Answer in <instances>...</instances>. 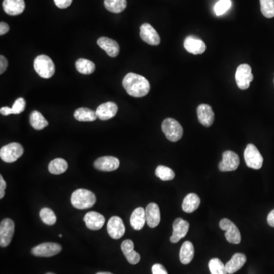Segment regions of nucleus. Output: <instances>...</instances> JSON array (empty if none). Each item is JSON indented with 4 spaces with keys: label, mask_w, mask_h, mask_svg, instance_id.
Masks as SVG:
<instances>
[{
    "label": "nucleus",
    "mask_w": 274,
    "mask_h": 274,
    "mask_svg": "<svg viewBox=\"0 0 274 274\" xmlns=\"http://www.w3.org/2000/svg\"><path fill=\"white\" fill-rule=\"evenodd\" d=\"M123 88L131 96L141 98L145 96L150 90L148 80L139 74L129 73L123 80Z\"/></svg>",
    "instance_id": "f257e3e1"
},
{
    "label": "nucleus",
    "mask_w": 274,
    "mask_h": 274,
    "mask_svg": "<svg viewBox=\"0 0 274 274\" xmlns=\"http://www.w3.org/2000/svg\"><path fill=\"white\" fill-rule=\"evenodd\" d=\"M71 200L74 208L79 210H85L92 208L95 205L96 197L90 190L78 189L73 193Z\"/></svg>",
    "instance_id": "f03ea898"
},
{
    "label": "nucleus",
    "mask_w": 274,
    "mask_h": 274,
    "mask_svg": "<svg viewBox=\"0 0 274 274\" xmlns=\"http://www.w3.org/2000/svg\"><path fill=\"white\" fill-rule=\"evenodd\" d=\"M34 68L37 74L44 79H50L54 75L55 65L46 55H40L34 59Z\"/></svg>",
    "instance_id": "7ed1b4c3"
},
{
    "label": "nucleus",
    "mask_w": 274,
    "mask_h": 274,
    "mask_svg": "<svg viewBox=\"0 0 274 274\" xmlns=\"http://www.w3.org/2000/svg\"><path fill=\"white\" fill-rule=\"evenodd\" d=\"M162 129L167 139L171 142H177L181 140L184 133L181 125L172 118L165 119L162 122Z\"/></svg>",
    "instance_id": "20e7f679"
},
{
    "label": "nucleus",
    "mask_w": 274,
    "mask_h": 274,
    "mask_svg": "<svg viewBox=\"0 0 274 274\" xmlns=\"http://www.w3.org/2000/svg\"><path fill=\"white\" fill-rule=\"evenodd\" d=\"M244 157L247 166L249 168L259 170L263 166V156L254 144H249L247 145L244 153Z\"/></svg>",
    "instance_id": "39448f33"
},
{
    "label": "nucleus",
    "mask_w": 274,
    "mask_h": 274,
    "mask_svg": "<svg viewBox=\"0 0 274 274\" xmlns=\"http://www.w3.org/2000/svg\"><path fill=\"white\" fill-rule=\"evenodd\" d=\"M24 149L19 143H11L0 149V157L7 163L17 161L23 155Z\"/></svg>",
    "instance_id": "423d86ee"
},
{
    "label": "nucleus",
    "mask_w": 274,
    "mask_h": 274,
    "mask_svg": "<svg viewBox=\"0 0 274 274\" xmlns=\"http://www.w3.org/2000/svg\"><path fill=\"white\" fill-rule=\"evenodd\" d=\"M254 80L251 67L248 64H242L237 68L235 73V81L237 86L242 90L248 89L250 84Z\"/></svg>",
    "instance_id": "0eeeda50"
},
{
    "label": "nucleus",
    "mask_w": 274,
    "mask_h": 274,
    "mask_svg": "<svg viewBox=\"0 0 274 274\" xmlns=\"http://www.w3.org/2000/svg\"><path fill=\"white\" fill-rule=\"evenodd\" d=\"M220 227L222 230L226 231L225 237L229 243L238 245L242 241L239 229L229 219L224 218L220 220Z\"/></svg>",
    "instance_id": "6e6552de"
},
{
    "label": "nucleus",
    "mask_w": 274,
    "mask_h": 274,
    "mask_svg": "<svg viewBox=\"0 0 274 274\" xmlns=\"http://www.w3.org/2000/svg\"><path fill=\"white\" fill-rule=\"evenodd\" d=\"M62 251V247L57 243L46 242L40 244L31 250V253L36 257H50L59 254Z\"/></svg>",
    "instance_id": "1a4fd4ad"
},
{
    "label": "nucleus",
    "mask_w": 274,
    "mask_h": 274,
    "mask_svg": "<svg viewBox=\"0 0 274 274\" xmlns=\"http://www.w3.org/2000/svg\"><path fill=\"white\" fill-rule=\"evenodd\" d=\"M15 232V223L11 219H4L0 223V246H8Z\"/></svg>",
    "instance_id": "9d476101"
},
{
    "label": "nucleus",
    "mask_w": 274,
    "mask_h": 274,
    "mask_svg": "<svg viewBox=\"0 0 274 274\" xmlns=\"http://www.w3.org/2000/svg\"><path fill=\"white\" fill-rule=\"evenodd\" d=\"M239 156L235 152L227 150L223 153V159L219 163V169L220 171H235L239 166Z\"/></svg>",
    "instance_id": "9b49d317"
},
{
    "label": "nucleus",
    "mask_w": 274,
    "mask_h": 274,
    "mask_svg": "<svg viewBox=\"0 0 274 274\" xmlns=\"http://www.w3.org/2000/svg\"><path fill=\"white\" fill-rule=\"evenodd\" d=\"M140 30V35L144 42L153 46L160 44V37L151 25L148 23L143 24Z\"/></svg>",
    "instance_id": "f8f14e48"
},
{
    "label": "nucleus",
    "mask_w": 274,
    "mask_h": 274,
    "mask_svg": "<svg viewBox=\"0 0 274 274\" xmlns=\"http://www.w3.org/2000/svg\"><path fill=\"white\" fill-rule=\"evenodd\" d=\"M190 224L181 218H177L173 223V232L170 238L171 243H178L180 240L187 235Z\"/></svg>",
    "instance_id": "ddd939ff"
},
{
    "label": "nucleus",
    "mask_w": 274,
    "mask_h": 274,
    "mask_svg": "<svg viewBox=\"0 0 274 274\" xmlns=\"http://www.w3.org/2000/svg\"><path fill=\"white\" fill-rule=\"evenodd\" d=\"M110 236L114 239H120L126 232L124 223L120 217H112L110 219L107 226Z\"/></svg>",
    "instance_id": "4468645a"
},
{
    "label": "nucleus",
    "mask_w": 274,
    "mask_h": 274,
    "mask_svg": "<svg viewBox=\"0 0 274 274\" xmlns=\"http://www.w3.org/2000/svg\"><path fill=\"white\" fill-rule=\"evenodd\" d=\"M94 166L101 171H113L120 167V160L114 156H103L95 160Z\"/></svg>",
    "instance_id": "2eb2a0df"
},
{
    "label": "nucleus",
    "mask_w": 274,
    "mask_h": 274,
    "mask_svg": "<svg viewBox=\"0 0 274 274\" xmlns=\"http://www.w3.org/2000/svg\"><path fill=\"white\" fill-rule=\"evenodd\" d=\"M118 111V107L115 103L109 102L103 103L98 107L96 109V114L98 118L101 120H108L115 117Z\"/></svg>",
    "instance_id": "dca6fc26"
},
{
    "label": "nucleus",
    "mask_w": 274,
    "mask_h": 274,
    "mask_svg": "<svg viewBox=\"0 0 274 274\" xmlns=\"http://www.w3.org/2000/svg\"><path fill=\"white\" fill-rule=\"evenodd\" d=\"M84 222L88 229L97 231L101 229L105 225V218L99 213L90 211L85 215Z\"/></svg>",
    "instance_id": "f3484780"
},
{
    "label": "nucleus",
    "mask_w": 274,
    "mask_h": 274,
    "mask_svg": "<svg viewBox=\"0 0 274 274\" xmlns=\"http://www.w3.org/2000/svg\"><path fill=\"white\" fill-rule=\"evenodd\" d=\"M146 221L149 227L155 228L159 224L161 220L160 210L159 206L154 202L147 205L145 209Z\"/></svg>",
    "instance_id": "a211bd4d"
},
{
    "label": "nucleus",
    "mask_w": 274,
    "mask_h": 274,
    "mask_svg": "<svg viewBox=\"0 0 274 274\" xmlns=\"http://www.w3.org/2000/svg\"><path fill=\"white\" fill-rule=\"evenodd\" d=\"M197 117L199 123L209 127L214 122V113L212 108L207 104H202L197 108Z\"/></svg>",
    "instance_id": "6ab92c4d"
},
{
    "label": "nucleus",
    "mask_w": 274,
    "mask_h": 274,
    "mask_svg": "<svg viewBox=\"0 0 274 274\" xmlns=\"http://www.w3.org/2000/svg\"><path fill=\"white\" fill-rule=\"evenodd\" d=\"M97 44L111 57H116L120 53V46L117 44V41L111 38L101 37L97 41Z\"/></svg>",
    "instance_id": "aec40b11"
},
{
    "label": "nucleus",
    "mask_w": 274,
    "mask_h": 274,
    "mask_svg": "<svg viewBox=\"0 0 274 274\" xmlns=\"http://www.w3.org/2000/svg\"><path fill=\"white\" fill-rule=\"evenodd\" d=\"M184 45L185 50L193 55L202 54L207 49V46L202 40L192 36L186 38Z\"/></svg>",
    "instance_id": "412c9836"
},
{
    "label": "nucleus",
    "mask_w": 274,
    "mask_h": 274,
    "mask_svg": "<svg viewBox=\"0 0 274 274\" xmlns=\"http://www.w3.org/2000/svg\"><path fill=\"white\" fill-rule=\"evenodd\" d=\"M3 7L6 13L10 16L22 14L25 8L24 0H4Z\"/></svg>",
    "instance_id": "4be33fe9"
},
{
    "label": "nucleus",
    "mask_w": 274,
    "mask_h": 274,
    "mask_svg": "<svg viewBox=\"0 0 274 274\" xmlns=\"http://www.w3.org/2000/svg\"><path fill=\"white\" fill-rule=\"evenodd\" d=\"M247 261L246 256L241 253H236L232 256L229 261L226 263V269L228 274H233L242 269Z\"/></svg>",
    "instance_id": "5701e85b"
},
{
    "label": "nucleus",
    "mask_w": 274,
    "mask_h": 274,
    "mask_svg": "<svg viewBox=\"0 0 274 274\" xmlns=\"http://www.w3.org/2000/svg\"><path fill=\"white\" fill-rule=\"evenodd\" d=\"M146 221L145 210L143 208H137L134 210L130 217V224L135 230H141L144 228Z\"/></svg>",
    "instance_id": "b1692460"
},
{
    "label": "nucleus",
    "mask_w": 274,
    "mask_h": 274,
    "mask_svg": "<svg viewBox=\"0 0 274 274\" xmlns=\"http://www.w3.org/2000/svg\"><path fill=\"white\" fill-rule=\"evenodd\" d=\"M199 205H200V199L198 195L196 193H189L183 201L182 209L184 212L190 214L197 210Z\"/></svg>",
    "instance_id": "393cba45"
},
{
    "label": "nucleus",
    "mask_w": 274,
    "mask_h": 274,
    "mask_svg": "<svg viewBox=\"0 0 274 274\" xmlns=\"http://www.w3.org/2000/svg\"><path fill=\"white\" fill-rule=\"evenodd\" d=\"M194 257V247L192 242L187 241L180 250V260L183 264H189Z\"/></svg>",
    "instance_id": "a878e982"
},
{
    "label": "nucleus",
    "mask_w": 274,
    "mask_h": 274,
    "mask_svg": "<svg viewBox=\"0 0 274 274\" xmlns=\"http://www.w3.org/2000/svg\"><path fill=\"white\" fill-rule=\"evenodd\" d=\"M30 124L36 130H42L48 126V122L44 118L41 113L34 111L31 113L29 117Z\"/></svg>",
    "instance_id": "bb28decb"
},
{
    "label": "nucleus",
    "mask_w": 274,
    "mask_h": 274,
    "mask_svg": "<svg viewBox=\"0 0 274 274\" xmlns=\"http://www.w3.org/2000/svg\"><path fill=\"white\" fill-rule=\"evenodd\" d=\"M74 117L80 122H93L98 118L96 111L89 108H80L76 110Z\"/></svg>",
    "instance_id": "cd10ccee"
},
{
    "label": "nucleus",
    "mask_w": 274,
    "mask_h": 274,
    "mask_svg": "<svg viewBox=\"0 0 274 274\" xmlns=\"http://www.w3.org/2000/svg\"><path fill=\"white\" fill-rule=\"evenodd\" d=\"M68 163L65 159L57 158L53 159L49 164L48 170L53 175H61L68 169Z\"/></svg>",
    "instance_id": "c85d7f7f"
},
{
    "label": "nucleus",
    "mask_w": 274,
    "mask_h": 274,
    "mask_svg": "<svg viewBox=\"0 0 274 274\" xmlns=\"http://www.w3.org/2000/svg\"><path fill=\"white\" fill-rule=\"evenodd\" d=\"M126 0H105V7L114 13H122L126 8Z\"/></svg>",
    "instance_id": "c756f323"
},
{
    "label": "nucleus",
    "mask_w": 274,
    "mask_h": 274,
    "mask_svg": "<svg viewBox=\"0 0 274 274\" xmlns=\"http://www.w3.org/2000/svg\"><path fill=\"white\" fill-rule=\"evenodd\" d=\"M76 68L80 74L88 75V74H92L95 71V65L89 59H79L76 62Z\"/></svg>",
    "instance_id": "7c9ffc66"
},
{
    "label": "nucleus",
    "mask_w": 274,
    "mask_h": 274,
    "mask_svg": "<svg viewBox=\"0 0 274 274\" xmlns=\"http://www.w3.org/2000/svg\"><path fill=\"white\" fill-rule=\"evenodd\" d=\"M155 174H156V176L159 179L163 181H171L175 177V171L171 169V168L164 166V165H159L156 168Z\"/></svg>",
    "instance_id": "2f4dec72"
},
{
    "label": "nucleus",
    "mask_w": 274,
    "mask_h": 274,
    "mask_svg": "<svg viewBox=\"0 0 274 274\" xmlns=\"http://www.w3.org/2000/svg\"><path fill=\"white\" fill-rule=\"evenodd\" d=\"M209 269L211 274H228L226 266L219 258H213L210 260Z\"/></svg>",
    "instance_id": "473e14b6"
},
{
    "label": "nucleus",
    "mask_w": 274,
    "mask_h": 274,
    "mask_svg": "<svg viewBox=\"0 0 274 274\" xmlns=\"http://www.w3.org/2000/svg\"><path fill=\"white\" fill-rule=\"evenodd\" d=\"M40 217H41V220L48 226H52V225H54L56 223V215H55L54 212L50 208H42L41 211H40Z\"/></svg>",
    "instance_id": "72a5a7b5"
},
{
    "label": "nucleus",
    "mask_w": 274,
    "mask_h": 274,
    "mask_svg": "<svg viewBox=\"0 0 274 274\" xmlns=\"http://www.w3.org/2000/svg\"><path fill=\"white\" fill-rule=\"evenodd\" d=\"M260 10L268 19L274 17V0H260Z\"/></svg>",
    "instance_id": "f704fd0d"
},
{
    "label": "nucleus",
    "mask_w": 274,
    "mask_h": 274,
    "mask_svg": "<svg viewBox=\"0 0 274 274\" xmlns=\"http://www.w3.org/2000/svg\"><path fill=\"white\" fill-rule=\"evenodd\" d=\"M232 5L231 0H220L216 4L214 7V11H215L217 16H222L226 13L229 10Z\"/></svg>",
    "instance_id": "c9c22d12"
},
{
    "label": "nucleus",
    "mask_w": 274,
    "mask_h": 274,
    "mask_svg": "<svg viewBox=\"0 0 274 274\" xmlns=\"http://www.w3.org/2000/svg\"><path fill=\"white\" fill-rule=\"evenodd\" d=\"M25 106H26L25 100L23 98H18L13 104V107H12L13 114H19L25 111Z\"/></svg>",
    "instance_id": "e433bc0d"
},
{
    "label": "nucleus",
    "mask_w": 274,
    "mask_h": 274,
    "mask_svg": "<svg viewBox=\"0 0 274 274\" xmlns=\"http://www.w3.org/2000/svg\"><path fill=\"white\" fill-rule=\"evenodd\" d=\"M125 257H126L127 261L132 265L137 264V263H139L140 260H141V256H140V254L135 250L131 251L129 254H126Z\"/></svg>",
    "instance_id": "4c0bfd02"
},
{
    "label": "nucleus",
    "mask_w": 274,
    "mask_h": 274,
    "mask_svg": "<svg viewBox=\"0 0 274 274\" xmlns=\"http://www.w3.org/2000/svg\"><path fill=\"white\" fill-rule=\"evenodd\" d=\"M121 250L124 255L133 251L134 243L132 240L127 239L123 241V243L121 244Z\"/></svg>",
    "instance_id": "58836bf2"
},
{
    "label": "nucleus",
    "mask_w": 274,
    "mask_h": 274,
    "mask_svg": "<svg viewBox=\"0 0 274 274\" xmlns=\"http://www.w3.org/2000/svg\"><path fill=\"white\" fill-rule=\"evenodd\" d=\"M152 273L153 274H168L165 268L159 263H156L152 266Z\"/></svg>",
    "instance_id": "ea45409f"
},
{
    "label": "nucleus",
    "mask_w": 274,
    "mask_h": 274,
    "mask_svg": "<svg viewBox=\"0 0 274 274\" xmlns=\"http://www.w3.org/2000/svg\"><path fill=\"white\" fill-rule=\"evenodd\" d=\"M72 2L73 0H54L55 4L59 9L68 8Z\"/></svg>",
    "instance_id": "a19ab883"
},
{
    "label": "nucleus",
    "mask_w": 274,
    "mask_h": 274,
    "mask_svg": "<svg viewBox=\"0 0 274 274\" xmlns=\"http://www.w3.org/2000/svg\"><path fill=\"white\" fill-rule=\"evenodd\" d=\"M8 66V61L7 58L4 56H0V74H3L5 72Z\"/></svg>",
    "instance_id": "79ce46f5"
},
{
    "label": "nucleus",
    "mask_w": 274,
    "mask_h": 274,
    "mask_svg": "<svg viewBox=\"0 0 274 274\" xmlns=\"http://www.w3.org/2000/svg\"><path fill=\"white\" fill-rule=\"evenodd\" d=\"M6 187H7V183L2 175H0V199H3L4 197Z\"/></svg>",
    "instance_id": "37998d69"
},
{
    "label": "nucleus",
    "mask_w": 274,
    "mask_h": 274,
    "mask_svg": "<svg viewBox=\"0 0 274 274\" xmlns=\"http://www.w3.org/2000/svg\"><path fill=\"white\" fill-rule=\"evenodd\" d=\"M10 31V26L6 22L0 23V35H4Z\"/></svg>",
    "instance_id": "c03bdc74"
},
{
    "label": "nucleus",
    "mask_w": 274,
    "mask_h": 274,
    "mask_svg": "<svg viewBox=\"0 0 274 274\" xmlns=\"http://www.w3.org/2000/svg\"><path fill=\"white\" fill-rule=\"evenodd\" d=\"M0 113L4 116H9L10 114H13L12 108H9V107H3V108H0Z\"/></svg>",
    "instance_id": "a18cd8bd"
},
{
    "label": "nucleus",
    "mask_w": 274,
    "mask_h": 274,
    "mask_svg": "<svg viewBox=\"0 0 274 274\" xmlns=\"http://www.w3.org/2000/svg\"><path fill=\"white\" fill-rule=\"evenodd\" d=\"M267 223L269 226L274 227V210H272L267 216Z\"/></svg>",
    "instance_id": "49530a36"
},
{
    "label": "nucleus",
    "mask_w": 274,
    "mask_h": 274,
    "mask_svg": "<svg viewBox=\"0 0 274 274\" xmlns=\"http://www.w3.org/2000/svg\"><path fill=\"white\" fill-rule=\"evenodd\" d=\"M96 274H113L111 273V272H98V273Z\"/></svg>",
    "instance_id": "de8ad7c7"
},
{
    "label": "nucleus",
    "mask_w": 274,
    "mask_h": 274,
    "mask_svg": "<svg viewBox=\"0 0 274 274\" xmlns=\"http://www.w3.org/2000/svg\"><path fill=\"white\" fill-rule=\"evenodd\" d=\"M47 274H54V273H52V272H48V273H47Z\"/></svg>",
    "instance_id": "09e8293b"
}]
</instances>
